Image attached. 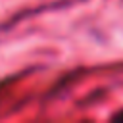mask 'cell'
I'll use <instances>...</instances> for the list:
<instances>
[{
  "mask_svg": "<svg viewBox=\"0 0 123 123\" xmlns=\"http://www.w3.org/2000/svg\"><path fill=\"white\" fill-rule=\"evenodd\" d=\"M111 119H121V121H123V110H119L117 113H113V115H111Z\"/></svg>",
  "mask_w": 123,
  "mask_h": 123,
  "instance_id": "cell-1",
  "label": "cell"
}]
</instances>
